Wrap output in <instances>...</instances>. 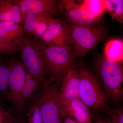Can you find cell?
I'll return each instance as SVG.
<instances>
[{
  "instance_id": "30bf717a",
  "label": "cell",
  "mask_w": 123,
  "mask_h": 123,
  "mask_svg": "<svg viewBox=\"0 0 123 123\" xmlns=\"http://www.w3.org/2000/svg\"><path fill=\"white\" fill-rule=\"evenodd\" d=\"M75 65L67 70L62 79L59 91L60 105L79 98V71Z\"/></svg>"
},
{
  "instance_id": "9a60e30c",
  "label": "cell",
  "mask_w": 123,
  "mask_h": 123,
  "mask_svg": "<svg viewBox=\"0 0 123 123\" xmlns=\"http://www.w3.org/2000/svg\"><path fill=\"white\" fill-rule=\"evenodd\" d=\"M22 27L12 21L0 22V37L9 42L14 43L24 36Z\"/></svg>"
},
{
  "instance_id": "83f0119b",
  "label": "cell",
  "mask_w": 123,
  "mask_h": 123,
  "mask_svg": "<svg viewBox=\"0 0 123 123\" xmlns=\"http://www.w3.org/2000/svg\"><path fill=\"white\" fill-rule=\"evenodd\" d=\"M111 123L110 122H109L108 121H102V122H101V123Z\"/></svg>"
},
{
  "instance_id": "44dd1931",
  "label": "cell",
  "mask_w": 123,
  "mask_h": 123,
  "mask_svg": "<svg viewBox=\"0 0 123 123\" xmlns=\"http://www.w3.org/2000/svg\"><path fill=\"white\" fill-rule=\"evenodd\" d=\"M54 18L52 16L48 14L40 21L35 27L31 37L36 39H37L41 37L47 30L49 24Z\"/></svg>"
},
{
  "instance_id": "603a6c76",
  "label": "cell",
  "mask_w": 123,
  "mask_h": 123,
  "mask_svg": "<svg viewBox=\"0 0 123 123\" xmlns=\"http://www.w3.org/2000/svg\"><path fill=\"white\" fill-rule=\"evenodd\" d=\"M18 51L15 43L7 42L0 37V54L10 55H14Z\"/></svg>"
},
{
  "instance_id": "52a82bcc",
  "label": "cell",
  "mask_w": 123,
  "mask_h": 123,
  "mask_svg": "<svg viewBox=\"0 0 123 123\" xmlns=\"http://www.w3.org/2000/svg\"><path fill=\"white\" fill-rule=\"evenodd\" d=\"M9 99L18 111L24 112L25 105L22 92L26 78L27 72L21 62L14 60L9 62Z\"/></svg>"
},
{
  "instance_id": "3957f363",
  "label": "cell",
  "mask_w": 123,
  "mask_h": 123,
  "mask_svg": "<svg viewBox=\"0 0 123 123\" xmlns=\"http://www.w3.org/2000/svg\"><path fill=\"white\" fill-rule=\"evenodd\" d=\"M97 75L109 98L114 102L122 99L123 95V70L122 62L112 61L105 55L96 63Z\"/></svg>"
},
{
  "instance_id": "484cf974",
  "label": "cell",
  "mask_w": 123,
  "mask_h": 123,
  "mask_svg": "<svg viewBox=\"0 0 123 123\" xmlns=\"http://www.w3.org/2000/svg\"><path fill=\"white\" fill-rule=\"evenodd\" d=\"M7 113L4 111V110L2 108L1 104L0 95V123H2L5 118L6 117Z\"/></svg>"
},
{
  "instance_id": "9c48e42d",
  "label": "cell",
  "mask_w": 123,
  "mask_h": 123,
  "mask_svg": "<svg viewBox=\"0 0 123 123\" xmlns=\"http://www.w3.org/2000/svg\"><path fill=\"white\" fill-rule=\"evenodd\" d=\"M69 25L59 18H54L47 30L37 40L49 47H62L69 49L67 44Z\"/></svg>"
},
{
  "instance_id": "ac0fdd59",
  "label": "cell",
  "mask_w": 123,
  "mask_h": 123,
  "mask_svg": "<svg viewBox=\"0 0 123 123\" xmlns=\"http://www.w3.org/2000/svg\"><path fill=\"white\" fill-rule=\"evenodd\" d=\"M79 4L81 7L95 17L100 16L106 10L105 0H85Z\"/></svg>"
},
{
  "instance_id": "4fadbf2b",
  "label": "cell",
  "mask_w": 123,
  "mask_h": 123,
  "mask_svg": "<svg viewBox=\"0 0 123 123\" xmlns=\"http://www.w3.org/2000/svg\"><path fill=\"white\" fill-rule=\"evenodd\" d=\"M22 20L20 8L15 0H0V22L12 21L19 24Z\"/></svg>"
},
{
  "instance_id": "277c9868",
  "label": "cell",
  "mask_w": 123,
  "mask_h": 123,
  "mask_svg": "<svg viewBox=\"0 0 123 123\" xmlns=\"http://www.w3.org/2000/svg\"><path fill=\"white\" fill-rule=\"evenodd\" d=\"M62 79L50 77L46 80L36 98L43 123H61L59 91Z\"/></svg>"
},
{
  "instance_id": "e0dca14e",
  "label": "cell",
  "mask_w": 123,
  "mask_h": 123,
  "mask_svg": "<svg viewBox=\"0 0 123 123\" xmlns=\"http://www.w3.org/2000/svg\"><path fill=\"white\" fill-rule=\"evenodd\" d=\"M9 62L0 56V95L9 99Z\"/></svg>"
},
{
  "instance_id": "8992f818",
  "label": "cell",
  "mask_w": 123,
  "mask_h": 123,
  "mask_svg": "<svg viewBox=\"0 0 123 123\" xmlns=\"http://www.w3.org/2000/svg\"><path fill=\"white\" fill-rule=\"evenodd\" d=\"M36 40L43 54L48 74L51 77L62 78L67 70L75 64L76 56L68 49L49 47Z\"/></svg>"
},
{
  "instance_id": "7a4b0ae2",
  "label": "cell",
  "mask_w": 123,
  "mask_h": 123,
  "mask_svg": "<svg viewBox=\"0 0 123 123\" xmlns=\"http://www.w3.org/2000/svg\"><path fill=\"white\" fill-rule=\"evenodd\" d=\"M79 98L89 108L94 111L107 110L108 101L97 77L82 61L78 64Z\"/></svg>"
},
{
  "instance_id": "6da1fadb",
  "label": "cell",
  "mask_w": 123,
  "mask_h": 123,
  "mask_svg": "<svg viewBox=\"0 0 123 123\" xmlns=\"http://www.w3.org/2000/svg\"><path fill=\"white\" fill-rule=\"evenodd\" d=\"M68 24L67 44L76 57H84L107 37L106 29L101 25L88 26Z\"/></svg>"
},
{
  "instance_id": "d4e9b609",
  "label": "cell",
  "mask_w": 123,
  "mask_h": 123,
  "mask_svg": "<svg viewBox=\"0 0 123 123\" xmlns=\"http://www.w3.org/2000/svg\"><path fill=\"white\" fill-rule=\"evenodd\" d=\"M1 123H22V122L14 119H11L7 114V116Z\"/></svg>"
},
{
  "instance_id": "ffe728a7",
  "label": "cell",
  "mask_w": 123,
  "mask_h": 123,
  "mask_svg": "<svg viewBox=\"0 0 123 123\" xmlns=\"http://www.w3.org/2000/svg\"><path fill=\"white\" fill-rule=\"evenodd\" d=\"M48 14L46 13H42L31 14L25 16L21 23L24 33H26L28 36L31 37L36 24Z\"/></svg>"
},
{
  "instance_id": "5bb4252c",
  "label": "cell",
  "mask_w": 123,
  "mask_h": 123,
  "mask_svg": "<svg viewBox=\"0 0 123 123\" xmlns=\"http://www.w3.org/2000/svg\"><path fill=\"white\" fill-rule=\"evenodd\" d=\"M44 82L26 74V78L22 92V98L25 105L36 99L42 89Z\"/></svg>"
},
{
  "instance_id": "8fae6325",
  "label": "cell",
  "mask_w": 123,
  "mask_h": 123,
  "mask_svg": "<svg viewBox=\"0 0 123 123\" xmlns=\"http://www.w3.org/2000/svg\"><path fill=\"white\" fill-rule=\"evenodd\" d=\"M60 111L62 118L68 117L77 123H92L90 110L79 98L60 105Z\"/></svg>"
},
{
  "instance_id": "2e32d148",
  "label": "cell",
  "mask_w": 123,
  "mask_h": 123,
  "mask_svg": "<svg viewBox=\"0 0 123 123\" xmlns=\"http://www.w3.org/2000/svg\"><path fill=\"white\" fill-rule=\"evenodd\" d=\"M104 53L108 59L117 62H123V42L121 40L113 39L106 43Z\"/></svg>"
},
{
  "instance_id": "7c38bea8",
  "label": "cell",
  "mask_w": 123,
  "mask_h": 123,
  "mask_svg": "<svg viewBox=\"0 0 123 123\" xmlns=\"http://www.w3.org/2000/svg\"><path fill=\"white\" fill-rule=\"evenodd\" d=\"M20 8L23 20L31 14L46 13L54 18L59 10L58 2L55 0H15ZM23 21V20H22Z\"/></svg>"
},
{
  "instance_id": "cb8c5ba5",
  "label": "cell",
  "mask_w": 123,
  "mask_h": 123,
  "mask_svg": "<svg viewBox=\"0 0 123 123\" xmlns=\"http://www.w3.org/2000/svg\"><path fill=\"white\" fill-rule=\"evenodd\" d=\"M109 118L108 121L111 123H123V109L110 110L108 112Z\"/></svg>"
},
{
  "instance_id": "ba28073f",
  "label": "cell",
  "mask_w": 123,
  "mask_h": 123,
  "mask_svg": "<svg viewBox=\"0 0 123 123\" xmlns=\"http://www.w3.org/2000/svg\"><path fill=\"white\" fill-rule=\"evenodd\" d=\"M59 4V8L61 10L69 22L85 26L96 25L100 17H95L88 11L82 8L79 4L73 0H63Z\"/></svg>"
},
{
  "instance_id": "5b68a950",
  "label": "cell",
  "mask_w": 123,
  "mask_h": 123,
  "mask_svg": "<svg viewBox=\"0 0 123 123\" xmlns=\"http://www.w3.org/2000/svg\"><path fill=\"white\" fill-rule=\"evenodd\" d=\"M14 43L21 52L22 63L27 73L44 82L48 74L41 50L36 40L24 36Z\"/></svg>"
},
{
  "instance_id": "4316f807",
  "label": "cell",
  "mask_w": 123,
  "mask_h": 123,
  "mask_svg": "<svg viewBox=\"0 0 123 123\" xmlns=\"http://www.w3.org/2000/svg\"><path fill=\"white\" fill-rule=\"evenodd\" d=\"M61 123H77L68 117H65L62 118Z\"/></svg>"
},
{
  "instance_id": "d6986e66",
  "label": "cell",
  "mask_w": 123,
  "mask_h": 123,
  "mask_svg": "<svg viewBox=\"0 0 123 123\" xmlns=\"http://www.w3.org/2000/svg\"><path fill=\"white\" fill-rule=\"evenodd\" d=\"M106 10L110 13L113 20L120 23L123 21V0H105Z\"/></svg>"
},
{
  "instance_id": "7402d4cb",
  "label": "cell",
  "mask_w": 123,
  "mask_h": 123,
  "mask_svg": "<svg viewBox=\"0 0 123 123\" xmlns=\"http://www.w3.org/2000/svg\"><path fill=\"white\" fill-rule=\"evenodd\" d=\"M27 118L28 123H43L36 99L30 104L27 114Z\"/></svg>"
}]
</instances>
